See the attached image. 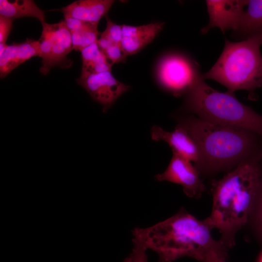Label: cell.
Here are the masks:
<instances>
[{
	"instance_id": "obj_1",
	"label": "cell",
	"mask_w": 262,
	"mask_h": 262,
	"mask_svg": "<svg viewBox=\"0 0 262 262\" xmlns=\"http://www.w3.org/2000/svg\"><path fill=\"white\" fill-rule=\"evenodd\" d=\"M213 227L207 218L199 220L181 208L175 215L147 228H135L133 238L158 255V262H173L184 257L203 262L216 252L227 258L228 248L211 235Z\"/></svg>"
},
{
	"instance_id": "obj_2",
	"label": "cell",
	"mask_w": 262,
	"mask_h": 262,
	"mask_svg": "<svg viewBox=\"0 0 262 262\" xmlns=\"http://www.w3.org/2000/svg\"><path fill=\"white\" fill-rule=\"evenodd\" d=\"M261 160L244 162L212 182V210L207 219L218 229L228 249L235 245L236 233L249 220L262 181Z\"/></svg>"
},
{
	"instance_id": "obj_3",
	"label": "cell",
	"mask_w": 262,
	"mask_h": 262,
	"mask_svg": "<svg viewBox=\"0 0 262 262\" xmlns=\"http://www.w3.org/2000/svg\"><path fill=\"white\" fill-rule=\"evenodd\" d=\"M177 119L198 147L200 160L196 167L200 175L229 172L244 162L261 158L262 137L251 131L207 121L193 115Z\"/></svg>"
},
{
	"instance_id": "obj_4",
	"label": "cell",
	"mask_w": 262,
	"mask_h": 262,
	"mask_svg": "<svg viewBox=\"0 0 262 262\" xmlns=\"http://www.w3.org/2000/svg\"><path fill=\"white\" fill-rule=\"evenodd\" d=\"M262 33L237 42L226 40L220 57L202 79L214 80L227 91L250 92L262 86Z\"/></svg>"
},
{
	"instance_id": "obj_5",
	"label": "cell",
	"mask_w": 262,
	"mask_h": 262,
	"mask_svg": "<svg viewBox=\"0 0 262 262\" xmlns=\"http://www.w3.org/2000/svg\"><path fill=\"white\" fill-rule=\"evenodd\" d=\"M185 97L182 110L204 120L242 128L262 137V115L234 93L219 92L202 80Z\"/></svg>"
},
{
	"instance_id": "obj_6",
	"label": "cell",
	"mask_w": 262,
	"mask_h": 262,
	"mask_svg": "<svg viewBox=\"0 0 262 262\" xmlns=\"http://www.w3.org/2000/svg\"><path fill=\"white\" fill-rule=\"evenodd\" d=\"M160 85L174 96H185L202 79L198 64L180 53L171 52L162 57L156 67Z\"/></svg>"
},
{
	"instance_id": "obj_7",
	"label": "cell",
	"mask_w": 262,
	"mask_h": 262,
	"mask_svg": "<svg viewBox=\"0 0 262 262\" xmlns=\"http://www.w3.org/2000/svg\"><path fill=\"white\" fill-rule=\"evenodd\" d=\"M42 31L39 39L40 57L42 66L40 72L46 75L55 66L68 68L73 64L67 57L73 49L71 33L64 20L57 23H42Z\"/></svg>"
},
{
	"instance_id": "obj_8",
	"label": "cell",
	"mask_w": 262,
	"mask_h": 262,
	"mask_svg": "<svg viewBox=\"0 0 262 262\" xmlns=\"http://www.w3.org/2000/svg\"><path fill=\"white\" fill-rule=\"evenodd\" d=\"M91 98L101 105L106 112L130 86L118 81L111 71L98 73L82 71L76 80Z\"/></svg>"
},
{
	"instance_id": "obj_9",
	"label": "cell",
	"mask_w": 262,
	"mask_h": 262,
	"mask_svg": "<svg viewBox=\"0 0 262 262\" xmlns=\"http://www.w3.org/2000/svg\"><path fill=\"white\" fill-rule=\"evenodd\" d=\"M159 181H166L182 186L184 194L189 197L199 198L205 190L200 174L189 160L173 154L164 171L155 177Z\"/></svg>"
},
{
	"instance_id": "obj_10",
	"label": "cell",
	"mask_w": 262,
	"mask_h": 262,
	"mask_svg": "<svg viewBox=\"0 0 262 262\" xmlns=\"http://www.w3.org/2000/svg\"><path fill=\"white\" fill-rule=\"evenodd\" d=\"M151 137L156 141H163L171 148L173 154L181 156L196 166L200 160L198 147L185 126L178 121L174 131H167L159 126H153L150 131Z\"/></svg>"
},
{
	"instance_id": "obj_11",
	"label": "cell",
	"mask_w": 262,
	"mask_h": 262,
	"mask_svg": "<svg viewBox=\"0 0 262 262\" xmlns=\"http://www.w3.org/2000/svg\"><path fill=\"white\" fill-rule=\"evenodd\" d=\"M247 2L240 0H206L209 22L201 29L202 33H206L214 27L219 28L223 33L229 30L234 31Z\"/></svg>"
},
{
	"instance_id": "obj_12",
	"label": "cell",
	"mask_w": 262,
	"mask_h": 262,
	"mask_svg": "<svg viewBox=\"0 0 262 262\" xmlns=\"http://www.w3.org/2000/svg\"><path fill=\"white\" fill-rule=\"evenodd\" d=\"M164 23L156 22L141 26L122 25L121 45L126 54L139 52L151 42L162 31Z\"/></svg>"
},
{
	"instance_id": "obj_13",
	"label": "cell",
	"mask_w": 262,
	"mask_h": 262,
	"mask_svg": "<svg viewBox=\"0 0 262 262\" xmlns=\"http://www.w3.org/2000/svg\"><path fill=\"white\" fill-rule=\"evenodd\" d=\"M38 40L31 39L20 43L6 44L0 54V77H6L13 70L33 57L40 56Z\"/></svg>"
},
{
	"instance_id": "obj_14",
	"label": "cell",
	"mask_w": 262,
	"mask_h": 262,
	"mask_svg": "<svg viewBox=\"0 0 262 262\" xmlns=\"http://www.w3.org/2000/svg\"><path fill=\"white\" fill-rule=\"evenodd\" d=\"M113 0H79L62 7L59 10L64 17L98 23L114 2Z\"/></svg>"
},
{
	"instance_id": "obj_15",
	"label": "cell",
	"mask_w": 262,
	"mask_h": 262,
	"mask_svg": "<svg viewBox=\"0 0 262 262\" xmlns=\"http://www.w3.org/2000/svg\"><path fill=\"white\" fill-rule=\"evenodd\" d=\"M246 7L233 32L235 37L244 40L262 33V0H248Z\"/></svg>"
},
{
	"instance_id": "obj_16",
	"label": "cell",
	"mask_w": 262,
	"mask_h": 262,
	"mask_svg": "<svg viewBox=\"0 0 262 262\" xmlns=\"http://www.w3.org/2000/svg\"><path fill=\"white\" fill-rule=\"evenodd\" d=\"M0 15L13 19L33 17L42 23L45 22V11L40 9L32 0H0Z\"/></svg>"
},
{
	"instance_id": "obj_17",
	"label": "cell",
	"mask_w": 262,
	"mask_h": 262,
	"mask_svg": "<svg viewBox=\"0 0 262 262\" xmlns=\"http://www.w3.org/2000/svg\"><path fill=\"white\" fill-rule=\"evenodd\" d=\"M81 54L82 71L94 73L111 71L113 65L100 50L97 42L83 49Z\"/></svg>"
},
{
	"instance_id": "obj_18",
	"label": "cell",
	"mask_w": 262,
	"mask_h": 262,
	"mask_svg": "<svg viewBox=\"0 0 262 262\" xmlns=\"http://www.w3.org/2000/svg\"><path fill=\"white\" fill-rule=\"evenodd\" d=\"M98 24L82 20L77 29L70 32L73 49L81 52L97 42L100 35L97 29Z\"/></svg>"
},
{
	"instance_id": "obj_19",
	"label": "cell",
	"mask_w": 262,
	"mask_h": 262,
	"mask_svg": "<svg viewBox=\"0 0 262 262\" xmlns=\"http://www.w3.org/2000/svg\"><path fill=\"white\" fill-rule=\"evenodd\" d=\"M249 220L252 221L257 234L262 241V181L249 216Z\"/></svg>"
},
{
	"instance_id": "obj_20",
	"label": "cell",
	"mask_w": 262,
	"mask_h": 262,
	"mask_svg": "<svg viewBox=\"0 0 262 262\" xmlns=\"http://www.w3.org/2000/svg\"><path fill=\"white\" fill-rule=\"evenodd\" d=\"M133 248L124 262H147V248L140 241L133 238Z\"/></svg>"
},
{
	"instance_id": "obj_21",
	"label": "cell",
	"mask_w": 262,
	"mask_h": 262,
	"mask_svg": "<svg viewBox=\"0 0 262 262\" xmlns=\"http://www.w3.org/2000/svg\"><path fill=\"white\" fill-rule=\"evenodd\" d=\"M103 53L112 65L125 62L128 56L121 44H117L110 46L103 52Z\"/></svg>"
},
{
	"instance_id": "obj_22",
	"label": "cell",
	"mask_w": 262,
	"mask_h": 262,
	"mask_svg": "<svg viewBox=\"0 0 262 262\" xmlns=\"http://www.w3.org/2000/svg\"><path fill=\"white\" fill-rule=\"evenodd\" d=\"M106 27L105 31L116 44H121L122 37V25H118L113 22L107 17H106Z\"/></svg>"
},
{
	"instance_id": "obj_23",
	"label": "cell",
	"mask_w": 262,
	"mask_h": 262,
	"mask_svg": "<svg viewBox=\"0 0 262 262\" xmlns=\"http://www.w3.org/2000/svg\"><path fill=\"white\" fill-rule=\"evenodd\" d=\"M13 20V18L0 15V46L6 44Z\"/></svg>"
},
{
	"instance_id": "obj_24",
	"label": "cell",
	"mask_w": 262,
	"mask_h": 262,
	"mask_svg": "<svg viewBox=\"0 0 262 262\" xmlns=\"http://www.w3.org/2000/svg\"><path fill=\"white\" fill-rule=\"evenodd\" d=\"M226 258L216 252L209 253L203 262H226Z\"/></svg>"
},
{
	"instance_id": "obj_25",
	"label": "cell",
	"mask_w": 262,
	"mask_h": 262,
	"mask_svg": "<svg viewBox=\"0 0 262 262\" xmlns=\"http://www.w3.org/2000/svg\"><path fill=\"white\" fill-rule=\"evenodd\" d=\"M259 262H262V254L260 258Z\"/></svg>"
},
{
	"instance_id": "obj_26",
	"label": "cell",
	"mask_w": 262,
	"mask_h": 262,
	"mask_svg": "<svg viewBox=\"0 0 262 262\" xmlns=\"http://www.w3.org/2000/svg\"><path fill=\"white\" fill-rule=\"evenodd\" d=\"M261 159L262 160V153H261Z\"/></svg>"
}]
</instances>
